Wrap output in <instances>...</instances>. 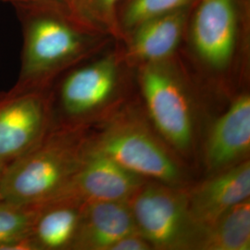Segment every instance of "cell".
I'll use <instances>...</instances> for the list:
<instances>
[{
	"label": "cell",
	"mask_w": 250,
	"mask_h": 250,
	"mask_svg": "<svg viewBox=\"0 0 250 250\" xmlns=\"http://www.w3.org/2000/svg\"><path fill=\"white\" fill-rule=\"evenodd\" d=\"M5 167H6L5 164H0V182H1V179H2V175H3L4 170H5Z\"/></svg>",
	"instance_id": "obj_22"
},
{
	"label": "cell",
	"mask_w": 250,
	"mask_h": 250,
	"mask_svg": "<svg viewBox=\"0 0 250 250\" xmlns=\"http://www.w3.org/2000/svg\"><path fill=\"white\" fill-rule=\"evenodd\" d=\"M192 9L173 11L135 27L124 38L127 62L140 67L170 61L188 31Z\"/></svg>",
	"instance_id": "obj_11"
},
{
	"label": "cell",
	"mask_w": 250,
	"mask_h": 250,
	"mask_svg": "<svg viewBox=\"0 0 250 250\" xmlns=\"http://www.w3.org/2000/svg\"><path fill=\"white\" fill-rule=\"evenodd\" d=\"M57 1L62 3L65 7H67L68 9L72 11V13L74 12L76 5L78 3V0H57Z\"/></svg>",
	"instance_id": "obj_20"
},
{
	"label": "cell",
	"mask_w": 250,
	"mask_h": 250,
	"mask_svg": "<svg viewBox=\"0 0 250 250\" xmlns=\"http://www.w3.org/2000/svg\"><path fill=\"white\" fill-rule=\"evenodd\" d=\"M249 0H197L188 30L192 47L209 69L224 71L232 62L249 24Z\"/></svg>",
	"instance_id": "obj_3"
},
{
	"label": "cell",
	"mask_w": 250,
	"mask_h": 250,
	"mask_svg": "<svg viewBox=\"0 0 250 250\" xmlns=\"http://www.w3.org/2000/svg\"><path fill=\"white\" fill-rule=\"evenodd\" d=\"M1 1L10 2L12 4H15V3H19V2H27V1H33V0H1Z\"/></svg>",
	"instance_id": "obj_21"
},
{
	"label": "cell",
	"mask_w": 250,
	"mask_h": 250,
	"mask_svg": "<svg viewBox=\"0 0 250 250\" xmlns=\"http://www.w3.org/2000/svg\"><path fill=\"white\" fill-rule=\"evenodd\" d=\"M48 88L3 92L0 98V164L32 149L50 129Z\"/></svg>",
	"instance_id": "obj_7"
},
{
	"label": "cell",
	"mask_w": 250,
	"mask_h": 250,
	"mask_svg": "<svg viewBox=\"0 0 250 250\" xmlns=\"http://www.w3.org/2000/svg\"><path fill=\"white\" fill-rule=\"evenodd\" d=\"M36 212L37 207L0 200V250L12 242L30 236Z\"/></svg>",
	"instance_id": "obj_17"
},
{
	"label": "cell",
	"mask_w": 250,
	"mask_h": 250,
	"mask_svg": "<svg viewBox=\"0 0 250 250\" xmlns=\"http://www.w3.org/2000/svg\"><path fill=\"white\" fill-rule=\"evenodd\" d=\"M83 205L76 199L59 197L38 206L30 234L36 250H72Z\"/></svg>",
	"instance_id": "obj_14"
},
{
	"label": "cell",
	"mask_w": 250,
	"mask_h": 250,
	"mask_svg": "<svg viewBox=\"0 0 250 250\" xmlns=\"http://www.w3.org/2000/svg\"><path fill=\"white\" fill-rule=\"evenodd\" d=\"M2 94H3V92H2V93H0V98L2 97Z\"/></svg>",
	"instance_id": "obj_23"
},
{
	"label": "cell",
	"mask_w": 250,
	"mask_h": 250,
	"mask_svg": "<svg viewBox=\"0 0 250 250\" xmlns=\"http://www.w3.org/2000/svg\"><path fill=\"white\" fill-rule=\"evenodd\" d=\"M128 203L137 231L151 246L192 247L197 229L188 211V194L165 185L143 184Z\"/></svg>",
	"instance_id": "obj_4"
},
{
	"label": "cell",
	"mask_w": 250,
	"mask_h": 250,
	"mask_svg": "<svg viewBox=\"0 0 250 250\" xmlns=\"http://www.w3.org/2000/svg\"><path fill=\"white\" fill-rule=\"evenodd\" d=\"M250 196V161L233 166L196 188L188 195V211L197 234Z\"/></svg>",
	"instance_id": "obj_10"
},
{
	"label": "cell",
	"mask_w": 250,
	"mask_h": 250,
	"mask_svg": "<svg viewBox=\"0 0 250 250\" xmlns=\"http://www.w3.org/2000/svg\"><path fill=\"white\" fill-rule=\"evenodd\" d=\"M122 0H78L73 14L101 35L120 38L117 11Z\"/></svg>",
	"instance_id": "obj_18"
},
{
	"label": "cell",
	"mask_w": 250,
	"mask_h": 250,
	"mask_svg": "<svg viewBox=\"0 0 250 250\" xmlns=\"http://www.w3.org/2000/svg\"><path fill=\"white\" fill-rule=\"evenodd\" d=\"M197 0H122L117 21L124 39L135 27L145 21L180 9L193 8Z\"/></svg>",
	"instance_id": "obj_16"
},
{
	"label": "cell",
	"mask_w": 250,
	"mask_h": 250,
	"mask_svg": "<svg viewBox=\"0 0 250 250\" xmlns=\"http://www.w3.org/2000/svg\"><path fill=\"white\" fill-rule=\"evenodd\" d=\"M151 249V245L140 233L125 236L116 242L110 250H146Z\"/></svg>",
	"instance_id": "obj_19"
},
{
	"label": "cell",
	"mask_w": 250,
	"mask_h": 250,
	"mask_svg": "<svg viewBox=\"0 0 250 250\" xmlns=\"http://www.w3.org/2000/svg\"><path fill=\"white\" fill-rule=\"evenodd\" d=\"M250 148V98L235 99L212 127L206 146V162L220 170L245 156Z\"/></svg>",
	"instance_id": "obj_13"
},
{
	"label": "cell",
	"mask_w": 250,
	"mask_h": 250,
	"mask_svg": "<svg viewBox=\"0 0 250 250\" xmlns=\"http://www.w3.org/2000/svg\"><path fill=\"white\" fill-rule=\"evenodd\" d=\"M142 186L141 176L84 146L79 169L70 185L55 198L68 197L83 204L94 201H129Z\"/></svg>",
	"instance_id": "obj_9"
},
{
	"label": "cell",
	"mask_w": 250,
	"mask_h": 250,
	"mask_svg": "<svg viewBox=\"0 0 250 250\" xmlns=\"http://www.w3.org/2000/svg\"><path fill=\"white\" fill-rule=\"evenodd\" d=\"M23 44L13 91L48 88L62 72L95 52L102 36L57 0L13 4Z\"/></svg>",
	"instance_id": "obj_1"
},
{
	"label": "cell",
	"mask_w": 250,
	"mask_h": 250,
	"mask_svg": "<svg viewBox=\"0 0 250 250\" xmlns=\"http://www.w3.org/2000/svg\"><path fill=\"white\" fill-rule=\"evenodd\" d=\"M137 232L128 201L87 202L72 250H110L116 242Z\"/></svg>",
	"instance_id": "obj_12"
},
{
	"label": "cell",
	"mask_w": 250,
	"mask_h": 250,
	"mask_svg": "<svg viewBox=\"0 0 250 250\" xmlns=\"http://www.w3.org/2000/svg\"><path fill=\"white\" fill-rule=\"evenodd\" d=\"M87 149L99 152L139 176L176 184L181 172L164 146L144 126L118 121L97 137L86 138Z\"/></svg>",
	"instance_id": "obj_5"
},
{
	"label": "cell",
	"mask_w": 250,
	"mask_h": 250,
	"mask_svg": "<svg viewBox=\"0 0 250 250\" xmlns=\"http://www.w3.org/2000/svg\"><path fill=\"white\" fill-rule=\"evenodd\" d=\"M86 138L83 125L49 129L32 149L6 165L0 200L38 207L58 197L80 167Z\"/></svg>",
	"instance_id": "obj_2"
},
{
	"label": "cell",
	"mask_w": 250,
	"mask_h": 250,
	"mask_svg": "<svg viewBox=\"0 0 250 250\" xmlns=\"http://www.w3.org/2000/svg\"><path fill=\"white\" fill-rule=\"evenodd\" d=\"M192 247L205 250H250V198L232 207L212 225L197 232Z\"/></svg>",
	"instance_id": "obj_15"
},
{
	"label": "cell",
	"mask_w": 250,
	"mask_h": 250,
	"mask_svg": "<svg viewBox=\"0 0 250 250\" xmlns=\"http://www.w3.org/2000/svg\"><path fill=\"white\" fill-rule=\"evenodd\" d=\"M116 55L72 70L62 81L60 103L67 118L64 124L83 125V121L98 111L113 97L119 83Z\"/></svg>",
	"instance_id": "obj_8"
},
{
	"label": "cell",
	"mask_w": 250,
	"mask_h": 250,
	"mask_svg": "<svg viewBox=\"0 0 250 250\" xmlns=\"http://www.w3.org/2000/svg\"><path fill=\"white\" fill-rule=\"evenodd\" d=\"M139 82L146 107L159 132L179 150L186 151L193 139L190 100L169 61L139 67Z\"/></svg>",
	"instance_id": "obj_6"
}]
</instances>
